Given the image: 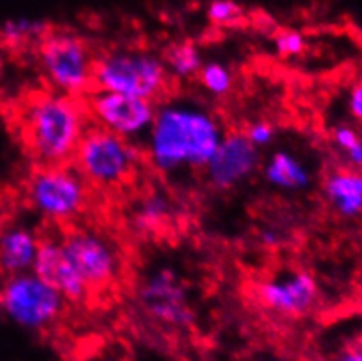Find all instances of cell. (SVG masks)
Wrapping results in <instances>:
<instances>
[{
	"label": "cell",
	"instance_id": "obj_1",
	"mask_svg": "<svg viewBox=\"0 0 362 361\" xmlns=\"http://www.w3.org/2000/svg\"><path fill=\"white\" fill-rule=\"evenodd\" d=\"M228 130L223 120L193 97H166L156 105L142 147L151 167L161 176L203 172Z\"/></svg>",
	"mask_w": 362,
	"mask_h": 361
},
{
	"label": "cell",
	"instance_id": "obj_2",
	"mask_svg": "<svg viewBox=\"0 0 362 361\" xmlns=\"http://www.w3.org/2000/svg\"><path fill=\"white\" fill-rule=\"evenodd\" d=\"M18 123L25 149L37 167L72 164L91 127L84 98L53 90L32 93L21 105Z\"/></svg>",
	"mask_w": 362,
	"mask_h": 361
},
{
	"label": "cell",
	"instance_id": "obj_3",
	"mask_svg": "<svg viewBox=\"0 0 362 361\" xmlns=\"http://www.w3.org/2000/svg\"><path fill=\"white\" fill-rule=\"evenodd\" d=\"M172 84L163 57L147 47H112L97 55L93 88L160 104Z\"/></svg>",
	"mask_w": 362,
	"mask_h": 361
},
{
	"label": "cell",
	"instance_id": "obj_4",
	"mask_svg": "<svg viewBox=\"0 0 362 361\" xmlns=\"http://www.w3.org/2000/svg\"><path fill=\"white\" fill-rule=\"evenodd\" d=\"M44 79L57 93L84 98L93 90L97 55L84 37L66 28H51L37 44Z\"/></svg>",
	"mask_w": 362,
	"mask_h": 361
},
{
	"label": "cell",
	"instance_id": "obj_5",
	"mask_svg": "<svg viewBox=\"0 0 362 361\" xmlns=\"http://www.w3.org/2000/svg\"><path fill=\"white\" fill-rule=\"evenodd\" d=\"M28 205L40 219L72 227L91 204V186L72 164L42 165L27 183Z\"/></svg>",
	"mask_w": 362,
	"mask_h": 361
},
{
	"label": "cell",
	"instance_id": "obj_6",
	"mask_svg": "<svg viewBox=\"0 0 362 361\" xmlns=\"http://www.w3.org/2000/svg\"><path fill=\"white\" fill-rule=\"evenodd\" d=\"M142 158L140 144L91 125L74 154L72 165L91 188L116 190L130 183Z\"/></svg>",
	"mask_w": 362,
	"mask_h": 361
},
{
	"label": "cell",
	"instance_id": "obj_7",
	"mask_svg": "<svg viewBox=\"0 0 362 361\" xmlns=\"http://www.w3.org/2000/svg\"><path fill=\"white\" fill-rule=\"evenodd\" d=\"M0 309L13 325L27 331H46L64 316L66 302L32 272L7 277L0 288Z\"/></svg>",
	"mask_w": 362,
	"mask_h": 361
},
{
	"label": "cell",
	"instance_id": "obj_8",
	"mask_svg": "<svg viewBox=\"0 0 362 361\" xmlns=\"http://www.w3.org/2000/svg\"><path fill=\"white\" fill-rule=\"evenodd\" d=\"M136 304L147 319L170 330H186L197 321L189 290L170 265H156L142 275Z\"/></svg>",
	"mask_w": 362,
	"mask_h": 361
},
{
	"label": "cell",
	"instance_id": "obj_9",
	"mask_svg": "<svg viewBox=\"0 0 362 361\" xmlns=\"http://www.w3.org/2000/svg\"><path fill=\"white\" fill-rule=\"evenodd\" d=\"M60 239L70 261L90 291L110 288L119 279L123 256L116 242L102 230L72 224L65 228Z\"/></svg>",
	"mask_w": 362,
	"mask_h": 361
},
{
	"label": "cell",
	"instance_id": "obj_10",
	"mask_svg": "<svg viewBox=\"0 0 362 361\" xmlns=\"http://www.w3.org/2000/svg\"><path fill=\"white\" fill-rule=\"evenodd\" d=\"M84 104L93 127L140 146L149 134L158 105L146 98L97 88L84 97Z\"/></svg>",
	"mask_w": 362,
	"mask_h": 361
},
{
	"label": "cell",
	"instance_id": "obj_11",
	"mask_svg": "<svg viewBox=\"0 0 362 361\" xmlns=\"http://www.w3.org/2000/svg\"><path fill=\"white\" fill-rule=\"evenodd\" d=\"M254 293L264 311L287 319H301L312 314L320 300L319 281L305 268L275 272L261 279Z\"/></svg>",
	"mask_w": 362,
	"mask_h": 361
},
{
	"label": "cell",
	"instance_id": "obj_12",
	"mask_svg": "<svg viewBox=\"0 0 362 361\" xmlns=\"http://www.w3.org/2000/svg\"><path fill=\"white\" fill-rule=\"evenodd\" d=\"M263 164V154L247 141L243 132H228L210 158L203 176L212 190L231 191L245 184Z\"/></svg>",
	"mask_w": 362,
	"mask_h": 361
},
{
	"label": "cell",
	"instance_id": "obj_13",
	"mask_svg": "<svg viewBox=\"0 0 362 361\" xmlns=\"http://www.w3.org/2000/svg\"><path fill=\"white\" fill-rule=\"evenodd\" d=\"M32 274L51 286L66 304H81L91 294L86 282L70 261L60 235H40Z\"/></svg>",
	"mask_w": 362,
	"mask_h": 361
},
{
	"label": "cell",
	"instance_id": "obj_14",
	"mask_svg": "<svg viewBox=\"0 0 362 361\" xmlns=\"http://www.w3.org/2000/svg\"><path fill=\"white\" fill-rule=\"evenodd\" d=\"M264 183L273 190L287 195L305 193L313 184V171L308 161L296 151L279 147L261 164Z\"/></svg>",
	"mask_w": 362,
	"mask_h": 361
},
{
	"label": "cell",
	"instance_id": "obj_15",
	"mask_svg": "<svg viewBox=\"0 0 362 361\" xmlns=\"http://www.w3.org/2000/svg\"><path fill=\"white\" fill-rule=\"evenodd\" d=\"M40 235L25 223H7L0 228V272L7 277L32 272Z\"/></svg>",
	"mask_w": 362,
	"mask_h": 361
},
{
	"label": "cell",
	"instance_id": "obj_16",
	"mask_svg": "<svg viewBox=\"0 0 362 361\" xmlns=\"http://www.w3.org/2000/svg\"><path fill=\"white\" fill-rule=\"evenodd\" d=\"M322 197L334 214L343 219L362 216V171L332 168L322 180Z\"/></svg>",
	"mask_w": 362,
	"mask_h": 361
},
{
	"label": "cell",
	"instance_id": "obj_17",
	"mask_svg": "<svg viewBox=\"0 0 362 361\" xmlns=\"http://www.w3.org/2000/svg\"><path fill=\"white\" fill-rule=\"evenodd\" d=\"M177 207L172 197L161 190L140 195L130 209V224L139 235H158L175 219Z\"/></svg>",
	"mask_w": 362,
	"mask_h": 361
},
{
	"label": "cell",
	"instance_id": "obj_18",
	"mask_svg": "<svg viewBox=\"0 0 362 361\" xmlns=\"http://www.w3.org/2000/svg\"><path fill=\"white\" fill-rule=\"evenodd\" d=\"M161 57H163L170 77L177 81L197 79L203 64H205V58H203L198 44L187 39L170 44Z\"/></svg>",
	"mask_w": 362,
	"mask_h": 361
},
{
	"label": "cell",
	"instance_id": "obj_19",
	"mask_svg": "<svg viewBox=\"0 0 362 361\" xmlns=\"http://www.w3.org/2000/svg\"><path fill=\"white\" fill-rule=\"evenodd\" d=\"M49 30V23L44 18L16 16L2 20L0 39L9 47H23L28 44H39Z\"/></svg>",
	"mask_w": 362,
	"mask_h": 361
},
{
	"label": "cell",
	"instance_id": "obj_20",
	"mask_svg": "<svg viewBox=\"0 0 362 361\" xmlns=\"http://www.w3.org/2000/svg\"><path fill=\"white\" fill-rule=\"evenodd\" d=\"M199 88L214 101H224L235 90V74L221 60H205L197 77Z\"/></svg>",
	"mask_w": 362,
	"mask_h": 361
},
{
	"label": "cell",
	"instance_id": "obj_21",
	"mask_svg": "<svg viewBox=\"0 0 362 361\" xmlns=\"http://www.w3.org/2000/svg\"><path fill=\"white\" fill-rule=\"evenodd\" d=\"M331 142L338 151L343 167L362 171V135L352 125L339 123L331 130Z\"/></svg>",
	"mask_w": 362,
	"mask_h": 361
},
{
	"label": "cell",
	"instance_id": "obj_22",
	"mask_svg": "<svg viewBox=\"0 0 362 361\" xmlns=\"http://www.w3.org/2000/svg\"><path fill=\"white\" fill-rule=\"evenodd\" d=\"M272 47L282 60H294L306 51V37L296 28H282L273 34Z\"/></svg>",
	"mask_w": 362,
	"mask_h": 361
},
{
	"label": "cell",
	"instance_id": "obj_23",
	"mask_svg": "<svg viewBox=\"0 0 362 361\" xmlns=\"http://www.w3.org/2000/svg\"><path fill=\"white\" fill-rule=\"evenodd\" d=\"M206 20L217 27H230L242 21L245 9L235 0H212L205 7Z\"/></svg>",
	"mask_w": 362,
	"mask_h": 361
},
{
	"label": "cell",
	"instance_id": "obj_24",
	"mask_svg": "<svg viewBox=\"0 0 362 361\" xmlns=\"http://www.w3.org/2000/svg\"><path fill=\"white\" fill-rule=\"evenodd\" d=\"M243 135H245L247 141H249L254 147L263 151L264 147H269L275 142L276 128L272 121L257 120L247 125V128L243 130Z\"/></svg>",
	"mask_w": 362,
	"mask_h": 361
},
{
	"label": "cell",
	"instance_id": "obj_25",
	"mask_svg": "<svg viewBox=\"0 0 362 361\" xmlns=\"http://www.w3.org/2000/svg\"><path fill=\"white\" fill-rule=\"evenodd\" d=\"M346 108H349L350 116L362 123V81L350 88L349 97H346Z\"/></svg>",
	"mask_w": 362,
	"mask_h": 361
},
{
	"label": "cell",
	"instance_id": "obj_26",
	"mask_svg": "<svg viewBox=\"0 0 362 361\" xmlns=\"http://www.w3.org/2000/svg\"><path fill=\"white\" fill-rule=\"evenodd\" d=\"M327 361H362V345L352 344L336 351Z\"/></svg>",
	"mask_w": 362,
	"mask_h": 361
},
{
	"label": "cell",
	"instance_id": "obj_27",
	"mask_svg": "<svg viewBox=\"0 0 362 361\" xmlns=\"http://www.w3.org/2000/svg\"><path fill=\"white\" fill-rule=\"evenodd\" d=\"M259 241L266 248H276V246L282 244V230L275 227H266L259 231Z\"/></svg>",
	"mask_w": 362,
	"mask_h": 361
},
{
	"label": "cell",
	"instance_id": "obj_28",
	"mask_svg": "<svg viewBox=\"0 0 362 361\" xmlns=\"http://www.w3.org/2000/svg\"><path fill=\"white\" fill-rule=\"evenodd\" d=\"M250 361H296V360L291 358V356H286V355H276V353H268V355L256 356V358L250 360Z\"/></svg>",
	"mask_w": 362,
	"mask_h": 361
},
{
	"label": "cell",
	"instance_id": "obj_29",
	"mask_svg": "<svg viewBox=\"0 0 362 361\" xmlns=\"http://www.w3.org/2000/svg\"><path fill=\"white\" fill-rule=\"evenodd\" d=\"M357 302H359V305H361V309H362V282H361L359 290H357Z\"/></svg>",
	"mask_w": 362,
	"mask_h": 361
},
{
	"label": "cell",
	"instance_id": "obj_30",
	"mask_svg": "<svg viewBox=\"0 0 362 361\" xmlns=\"http://www.w3.org/2000/svg\"><path fill=\"white\" fill-rule=\"evenodd\" d=\"M0 25H2V20H0Z\"/></svg>",
	"mask_w": 362,
	"mask_h": 361
}]
</instances>
